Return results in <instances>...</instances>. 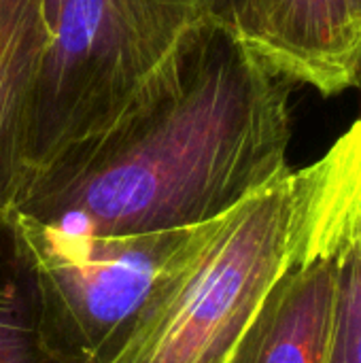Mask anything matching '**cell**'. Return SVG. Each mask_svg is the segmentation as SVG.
<instances>
[{
	"label": "cell",
	"mask_w": 361,
	"mask_h": 363,
	"mask_svg": "<svg viewBox=\"0 0 361 363\" xmlns=\"http://www.w3.org/2000/svg\"><path fill=\"white\" fill-rule=\"evenodd\" d=\"M17 221L32 253L47 332L74 363L117 359L196 232L94 236Z\"/></svg>",
	"instance_id": "obj_4"
},
{
	"label": "cell",
	"mask_w": 361,
	"mask_h": 363,
	"mask_svg": "<svg viewBox=\"0 0 361 363\" xmlns=\"http://www.w3.org/2000/svg\"><path fill=\"white\" fill-rule=\"evenodd\" d=\"M298 257L361 266V117L315 164L296 170Z\"/></svg>",
	"instance_id": "obj_7"
},
{
	"label": "cell",
	"mask_w": 361,
	"mask_h": 363,
	"mask_svg": "<svg viewBox=\"0 0 361 363\" xmlns=\"http://www.w3.org/2000/svg\"><path fill=\"white\" fill-rule=\"evenodd\" d=\"M296 257L298 196L289 168L196 228L113 363H228Z\"/></svg>",
	"instance_id": "obj_2"
},
{
	"label": "cell",
	"mask_w": 361,
	"mask_h": 363,
	"mask_svg": "<svg viewBox=\"0 0 361 363\" xmlns=\"http://www.w3.org/2000/svg\"><path fill=\"white\" fill-rule=\"evenodd\" d=\"M194 2H196V0H194ZM196 4H198V2H196Z\"/></svg>",
	"instance_id": "obj_13"
},
{
	"label": "cell",
	"mask_w": 361,
	"mask_h": 363,
	"mask_svg": "<svg viewBox=\"0 0 361 363\" xmlns=\"http://www.w3.org/2000/svg\"><path fill=\"white\" fill-rule=\"evenodd\" d=\"M336 266V311L326 363H361V266L355 257Z\"/></svg>",
	"instance_id": "obj_10"
},
{
	"label": "cell",
	"mask_w": 361,
	"mask_h": 363,
	"mask_svg": "<svg viewBox=\"0 0 361 363\" xmlns=\"http://www.w3.org/2000/svg\"><path fill=\"white\" fill-rule=\"evenodd\" d=\"M0 363H74L47 332L32 253L13 213L0 215Z\"/></svg>",
	"instance_id": "obj_9"
},
{
	"label": "cell",
	"mask_w": 361,
	"mask_h": 363,
	"mask_svg": "<svg viewBox=\"0 0 361 363\" xmlns=\"http://www.w3.org/2000/svg\"><path fill=\"white\" fill-rule=\"evenodd\" d=\"M336 311V266L294 262L266 296L228 363H326Z\"/></svg>",
	"instance_id": "obj_6"
},
{
	"label": "cell",
	"mask_w": 361,
	"mask_h": 363,
	"mask_svg": "<svg viewBox=\"0 0 361 363\" xmlns=\"http://www.w3.org/2000/svg\"><path fill=\"white\" fill-rule=\"evenodd\" d=\"M47 43L30 130V174L106 128L202 17L194 0H40ZM28 174V177H30Z\"/></svg>",
	"instance_id": "obj_3"
},
{
	"label": "cell",
	"mask_w": 361,
	"mask_h": 363,
	"mask_svg": "<svg viewBox=\"0 0 361 363\" xmlns=\"http://www.w3.org/2000/svg\"><path fill=\"white\" fill-rule=\"evenodd\" d=\"M45 43L40 0H0V215L13 213L30 174L28 130Z\"/></svg>",
	"instance_id": "obj_8"
},
{
	"label": "cell",
	"mask_w": 361,
	"mask_h": 363,
	"mask_svg": "<svg viewBox=\"0 0 361 363\" xmlns=\"http://www.w3.org/2000/svg\"><path fill=\"white\" fill-rule=\"evenodd\" d=\"M291 85L202 15L106 128L28 177L13 213L94 236L204 225L289 170Z\"/></svg>",
	"instance_id": "obj_1"
},
{
	"label": "cell",
	"mask_w": 361,
	"mask_h": 363,
	"mask_svg": "<svg viewBox=\"0 0 361 363\" xmlns=\"http://www.w3.org/2000/svg\"><path fill=\"white\" fill-rule=\"evenodd\" d=\"M196 2L204 17L228 26L240 38H245L253 51L257 49L264 32L268 0H196Z\"/></svg>",
	"instance_id": "obj_11"
},
{
	"label": "cell",
	"mask_w": 361,
	"mask_h": 363,
	"mask_svg": "<svg viewBox=\"0 0 361 363\" xmlns=\"http://www.w3.org/2000/svg\"><path fill=\"white\" fill-rule=\"evenodd\" d=\"M255 53L277 74L323 96L357 87L361 40L351 0H268Z\"/></svg>",
	"instance_id": "obj_5"
},
{
	"label": "cell",
	"mask_w": 361,
	"mask_h": 363,
	"mask_svg": "<svg viewBox=\"0 0 361 363\" xmlns=\"http://www.w3.org/2000/svg\"><path fill=\"white\" fill-rule=\"evenodd\" d=\"M351 11H353L355 30H357V34H360V40H361V0H351Z\"/></svg>",
	"instance_id": "obj_12"
}]
</instances>
